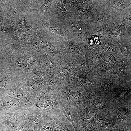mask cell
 Returning <instances> with one entry per match:
<instances>
[{
    "label": "cell",
    "mask_w": 131,
    "mask_h": 131,
    "mask_svg": "<svg viewBox=\"0 0 131 131\" xmlns=\"http://www.w3.org/2000/svg\"><path fill=\"white\" fill-rule=\"evenodd\" d=\"M53 126L54 131H74L72 125L67 123L55 122Z\"/></svg>",
    "instance_id": "cell-1"
},
{
    "label": "cell",
    "mask_w": 131,
    "mask_h": 131,
    "mask_svg": "<svg viewBox=\"0 0 131 131\" xmlns=\"http://www.w3.org/2000/svg\"><path fill=\"white\" fill-rule=\"evenodd\" d=\"M56 105V103L53 102H49L45 104L44 107L46 109H50L54 108Z\"/></svg>",
    "instance_id": "cell-10"
},
{
    "label": "cell",
    "mask_w": 131,
    "mask_h": 131,
    "mask_svg": "<svg viewBox=\"0 0 131 131\" xmlns=\"http://www.w3.org/2000/svg\"><path fill=\"white\" fill-rule=\"evenodd\" d=\"M39 131H54L53 125L50 124L44 125Z\"/></svg>",
    "instance_id": "cell-8"
},
{
    "label": "cell",
    "mask_w": 131,
    "mask_h": 131,
    "mask_svg": "<svg viewBox=\"0 0 131 131\" xmlns=\"http://www.w3.org/2000/svg\"><path fill=\"white\" fill-rule=\"evenodd\" d=\"M66 67L68 71L70 72H73L74 70V67L72 65L69 64L67 65Z\"/></svg>",
    "instance_id": "cell-31"
},
{
    "label": "cell",
    "mask_w": 131,
    "mask_h": 131,
    "mask_svg": "<svg viewBox=\"0 0 131 131\" xmlns=\"http://www.w3.org/2000/svg\"><path fill=\"white\" fill-rule=\"evenodd\" d=\"M64 114L70 122L73 123V121L71 114L68 110L64 109L63 110Z\"/></svg>",
    "instance_id": "cell-12"
},
{
    "label": "cell",
    "mask_w": 131,
    "mask_h": 131,
    "mask_svg": "<svg viewBox=\"0 0 131 131\" xmlns=\"http://www.w3.org/2000/svg\"><path fill=\"white\" fill-rule=\"evenodd\" d=\"M51 100V98H46L42 101V103L44 104H45L48 103Z\"/></svg>",
    "instance_id": "cell-36"
},
{
    "label": "cell",
    "mask_w": 131,
    "mask_h": 131,
    "mask_svg": "<svg viewBox=\"0 0 131 131\" xmlns=\"http://www.w3.org/2000/svg\"><path fill=\"white\" fill-rule=\"evenodd\" d=\"M101 57V55L99 53H96L95 55L94 58L96 59H99Z\"/></svg>",
    "instance_id": "cell-37"
},
{
    "label": "cell",
    "mask_w": 131,
    "mask_h": 131,
    "mask_svg": "<svg viewBox=\"0 0 131 131\" xmlns=\"http://www.w3.org/2000/svg\"><path fill=\"white\" fill-rule=\"evenodd\" d=\"M29 122L30 124L33 125L39 123L40 122V120L37 118H33L30 120Z\"/></svg>",
    "instance_id": "cell-20"
},
{
    "label": "cell",
    "mask_w": 131,
    "mask_h": 131,
    "mask_svg": "<svg viewBox=\"0 0 131 131\" xmlns=\"http://www.w3.org/2000/svg\"><path fill=\"white\" fill-rule=\"evenodd\" d=\"M129 93L128 90H125L119 95V98L120 99L124 98L128 95Z\"/></svg>",
    "instance_id": "cell-22"
},
{
    "label": "cell",
    "mask_w": 131,
    "mask_h": 131,
    "mask_svg": "<svg viewBox=\"0 0 131 131\" xmlns=\"http://www.w3.org/2000/svg\"><path fill=\"white\" fill-rule=\"evenodd\" d=\"M105 59L107 61L110 62H113L115 60L114 58L111 55L107 54L105 56Z\"/></svg>",
    "instance_id": "cell-26"
},
{
    "label": "cell",
    "mask_w": 131,
    "mask_h": 131,
    "mask_svg": "<svg viewBox=\"0 0 131 131\" xmlns=\"http://www.w3.org/2000/svg\"><path fill=\"white\" fill-rule=\"evenodd\" d=\"M35 77L37 81L40 82L42 81L43 78L44 76L42 74L37 73L35 74Z\"/></svg>",
    "instance_id": "cell-21"
},
{
    "label": "cell",
    "mask_w": 131,
    "mask_h": 131,
    "mask_svg": "<svg viewBox=\"0 0 131 131\" xmlns=\"http://www.w3.org/2000/svg\"><path fill=\"white\" fill-rule=\"evenodd\" d=\"M83 117L87 119H90L92 117L93 118L95 117V115L94 113L88 111L84 114Z\"/></svg>",
    "instance_id": "cell-13"
},
{
    "label": "cell",
    "mask_w": 131,
    "mask_h": 131,
    "mask_svg": "<svg viewBox=\"0 0 131 131\" xmlns=\"http://www.w3.org/2000/svg\"><path fill=\"white\" fill-rule=\"evenodd\" d=\"M58 80L55 78H53L50 80L49 83L50 86L51 87H55L58 83Z\"/></svg>",
    "instance_id": "cell-16"
},
{
    "label": "cell",
    "mask_w": 131,
    "mask_h": 131,
    "mask_svg": "<svg viewBox=\"0 0 131 131\" xmlns=\"http://www.w3.org/2000/svg\"><path fill=\"white\" fill-rule=\"evenodd\" d=\"M97 122L99 126L101 127L105 126L106 124L104 123V119L101 117H99L97 119Z\"/></svg>",
    "instance_id": "cell-14"
},
{
    "label": "cell",
    "mask_w": 131,
    "mask_h": 131,
    "mask_svg": "<svg viewBox=\"0 0 131 131\" xmlns=\"http://www.w3.org/2000/svg\"><path fill=\"white\" fill-rule=\"evenodd\" d=\"M9 81V80L8 78H5L2 79L0 82V85L2 89L5 88L7 87Z\"/></svg>",
    "instance_id": "cell-7"
},
{
    "label": "cell",
    "mask_w": 131,
    "mask_h": 131,
    "mask_svg": "<svg viewBox=\"0 0 131 131\" xmlns=\"http://www.w3.org/2000/svg\"><path fill=\"white\" fill-rule=\"evenodd\" d=\"M125 113L124 110H120L117 113L118 118L120 120H123L125 116Z\"/></svg>",
    "instance_id": "cell-15"
},
{
    "label": "cell",
    "mask_w": 131,
    "mask_h": 131,
    "mask_svg": "<svg viewBox=\"0 0 131 131\" xmlns=\"http://www.w3.org/2000/svg\"></svg>",
    "instance_id": "cell-40"
},
{
    "label": "cell",
    "mask_w": 131,
    "mask_h": 131,
    "mask_svg": "<svg viewBox=\"0 0 131 131\" xmlns=\"http://www.w3.org/2000/svg\"><path fill=\"white\" fill-rule=\"evenodd\" d=\"M81 66L83 71L86 72H88L91 69V67L89 65L86 63H82Z\"/></svg>",
    "instance_id": "cell-11"
},
{
    "label": "cell",
    "mask_w": 131,
    "mask_h": 131,
    "mask_svg": "<svg viewBox=\"0 0 131 131\" xmlns=\"http://www.w3.org/2000/svg\"><path fill=\"white\" fill-rule=\"evenodd\" d=\"M19 65L22 69L26 71H28L32 68L31 64L28 62L24 60H22L19 62Z\"/></svg>",
    "instance_id": "cell-3"
},
{
    "label": "cell",
    "mask_w": 131,
    "mask_h": 131,
    "mask_svg": "<svg viewBox=\"0 0 131 131\" xmlns=\"http://www.w3.org/2000/svg\"><path fill=\"white\" fill-rule=\"evenodd\" d=\"M127 47L126 46H123L122 48L121 52L122 54L124 55L126 54L127 52Z\"/></svg>",
    "instance_id": "cell-32"
},
{
    "label": "cell",
    "mask_w": 131,
    "mask_h": 131,
    "mask_svg": "<svg viewBox=\"0 0 131 131\" xmlns=\"http://www.w3.org/2000/svg\"><path fill=\"white\" fill-rule=\"evenodd\" d=\"M86 127L87 131H95L97 129V126L95 121L88 120L86 122Z\"/></svg>",
    "instance_id": "cell-2"
},
{
    "label": "cell",
    "mask_w": 131,
    "mask_h": 131,
    "mask_svg": "<svg viewBox=\"0 0 131 131\" xmlns=\"http://www.w3.org/2000/svg\"><path fill=\"white\" fill-rule=\"evenodd\" d=\"M69 96V98L72 99L76 100L78 99L81 98V96L80 95L75 94H70Z\"/></svg>",
    "instance_id": "cell-29"
},
{
    "label": "cell",
    "mask_w": 131,
    "mask_h": 131,
    "mask_svg": "<svg viewBox=\"0 0 131 131\" xmlns=\"http://www.w3.org/2000/svg\"><path fill=\"white\" fill-rule=\"evenodd\" d=\"M27 23L25 18H23L18 23V26L21 27L23 28L26 25Z\"/></svg>",
    "instance_id": "cell-28"
},
{
    "label": "cell",
    "mask_w": 131,
    "mask_h": 131,
    "mask_svg": "<svg viewBox=\"0 0 131 131\" xmlns=\"http://www.w3.org/2000/svg\"><path fill=\"white\" fill-rule=\"evenodd\" d=\"M33 131H38V128L36 127V128L34 129Z\"/></svg>",
    "instance_id": "cell-39"
},
{
    "label": "cell",
    "mask_w": 131,
    "mask_h": 131,
    "mask_svg": "<svg viewBox=\"0 0 131 131\" xmlns=\"http://www.w3.org/2000/svg\"><path fill=\"white\" fill-rule=\"evenodd\" d=\"M52 1H46L44 4L38 8V9L43 11H46L51 7L52 5Z\"/></svg>",
    "instance_id": "cell-5"
},
{
    "label": "cell",
    "mask_w": 131,
    "mask_h": 131,
    "mask_svg": "<svg viewBox=\"0 0 131 131\" xmlns=\"http://www.w3.org/2000/svg\"><path fill=\"white\" fill-rule=\"evenodd\" d=\"M8 118L10 120H12L13 119V118H14V116H13V115H10V116H8Z\"/></svg>",
    "instance_id": "cell-38"
},
{
    "label": "cell",
    "mask_w": 131,
    "mask_h": 131,
    "mask_svg": "<svg viewBox=\"0 0 131 131\" xmlns=\"http://www.w3.org/2000/svg\"><path fill=\"white\" fill-rule=\"evenodd\" d=\"M32 46L35 50L37 51H39L41 49V45L40 42L36 40L32 44Z\"/></svg>",
    "instance_id": "cell-6"
},
{
    "label": "cell",
    "mask_w": 131,
    "mask_h": 131,
    "mask_svg": "<svg viewBox=\"0 0 131 131\" xmlns=\"http://www.w3.org/2000/svg\"><path fill=\"white\" fill-rule=\"evenodd\" d=\"M43 66L45 69L48 70L52 69V66L47 61H44L43 62Z\"/></svg>",
    "instance_id": "cell-19"
},
{
    "label": "cell",
    "mask_w": 131,
    "mask_h": 131,
    "mask_svg": "<svg viewBox=\"0 0 131 131\" xmlns=\"http://www.w3.org/2000/svg\"><path fill=\"white\" fill-rule=\"evenodd\" d=\"M103 89L104 90H108L110 87L108 83H105L103 85L102 87Z\"/></svg>",
    "instance_id": "cell-33"
},
{
    "label": "cell",
    "mask_w": 131,
    "mask_h": 131,
    "mask_svg": "<svg viewBox=\"0 0 131 131\" xmlns=\"http://www.w3.org/2000/svg\"><path fill=\"white\" fill-rule=\"evenodd\" d=\"M69 50L70 53L73 54H76L78 52V49L75 45L71 44L69 46Z\"/></svg>",
    "instance_id": "cell-9"
},
{
    "label": "cell",
    "mask_w": 131,
    "mask_h": 131,
    "mask_svg": "<svg viewBox=\"0 0 131 131\" xmlns=\"http://www.w3.org/2000/svg\"><path fill=\"white\" fill-rule=\"evenodd\" d=\"M81 76V74L80 73L78 72L74 73L72 75L73 77L76 78H79Z\"/></svg>",
    "instance_id": "cell-34"
},
{
    "label": "cell",
    "mask_w": 131,
    "mask_h": 131,
    "mask_svg": "<svg viewBox=\"0 0 131 131\" xmlns=\"http://www.w3.org/2000/svg\"><path fill=\"white\" fill-rule=\"evenodd\" d=\"M13 95L15 97L20 98H23L25 96V94L23 93L17 92L13 93Z\"/></svg>",
    "instance_id": "cell-23"
},
{
    "label": "cell",
    "mask_w": 131,
    "mask_h": 131,
    "mask_svg": "<svg viewBox=\"0 0 131 131\" xmlns=\"http://www.w3.org/2000/svg\"><path fill=\"white\" fill-rule=\"evenodd\" d=\"M45 48L47 52L50 54H54L56 52L55 48L51 43H47L46 45Z\"/></svg>",
    "instance_id": "cell-4"
},
{
    "label": "cell",
    "mask_w": 131,
    "mask_h": 131,
    "mask_svg": "<svg viewBox=\"0 0 131 131\" xmlns=\"http://www.w3.org/2000/svg\"><path fill=\"white\" fill-rule=\"evenodd\" d=\"M19 41L20 43L22 44L26 45L28 43V40L26 36H23L19 39Z\"/></svg>",
    "instance_id": "cell-17"
},
{
    "label": "cell",
    "mask_w": 131,
    "mask_h": 131,
    "mask_svg": "<svg viewBox=\"0 0 131 131\" xmlns=\"http://www.w3.org/2000/svg\"><path fill=\"white\" fill-rule=\"evenodd\" d=\"M33 86L35 88L40 89L41 88L42 86V84L37 81H34L32 83Z\"/></svg>",
    "instance_id": "cell-18"
},
{
    "label": "cell",
    "mask_w": 131,
    "mask_h": 131,
    "mask_svg": "<svg viewBox=\"0 0 131 131\" xmlns=\"http://www.w3.org/2000/svg\"><path fill=\"white\" fill-rule=\"evenodd\" d=\"M119 72L122 74L124 75L126 72V68L124 66L121 65L118 68Z\"/></svg>",
    "instance_id": "cell-25"
},
{
    "label": "cell",
    "mask_w": 131,
    "mask_h": 131,
    "mask_svg": "<svg viewBox=\"0 0 131 131\" xmlns=\"http://www.w3.org/2000/svg\"><path fill=\"white\" fill-rule=\"evenodd\" d=\"M105 51L108 53H112L114 51L113 48L110 46H105L104 48Z\"/></svg>",
    "instance_id": "cell-24"
},
{
    "label": "cell",
    "mask_w": 131,
    "mask_h": 131,
    "mask_svg": "<svg viewBox=\"0 0 131 131\" xmlns=\"http://www.w3.org/2000/svg\"><path fill=\"white\" fill-rule=\"evenodd\" d=\"M113 34L115 36H118L120 33V30L118 28H115L113 30Z\"/></svg>",
    "instance_id": "cell-35"
},
{
    "label": "cell",
    "mask_w": 131,
    "mask_h": 131,
    "mask_svg": "<svg viewBox=\"0 0 131 131\" xmlns=\"http://www.w3.org/2000/svg\"><path fill=\"white\" fill-rule=\"evenodd\" d=\"M32 28L31 26H26L23 28V31L26 33L30 32H31Z\"/></svg>",
    "instance_id": "cell-30"
},
{
    "label": "cell",
    "mask_w": 131,
    "mask_h": 131,
    "mask_svg": "<svg viewBox=\"0 0 131 131\" xmlns=\"http://www.w3.org/2000/svg\"><path fill=\"white\" fill-rule=\"evenodd\" d=\"M88 83V81L86 80H83L79 82V85L81 87H83L86 86Z\"/></svg>",
    "instance_id": "cell-27"
}]
</instances>
